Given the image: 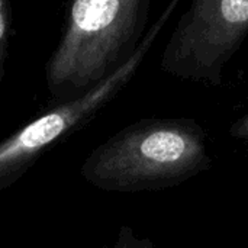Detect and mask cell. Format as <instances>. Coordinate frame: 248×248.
I'll list each match as a JSON object with an SVG mask.
<instances>
[{
  "mask_svg": "<svg viewBox=\"0 0 248 248\" xmlns=\"http://www.w3.org/2000/svg\"><path fill=\"white\" fill-rule=\"evenodd\" d=\"M180 0H171L132 55L77 99L54 108L0 142V190L13 183L52 142L86 122L138 71Z\"/></svg>",
  "mask_w": 248,
  "mask_h": 248,
  "instance_id": "277c9868",
  "label": "cell"
},
{
  "mask_svg": "<svg viewBox=\"0 0 248 248\" xmlns=\"http://www.w3.org/2000/svg\"><path fill=\"white\" fill-rule=\"evenodd\" d=\"M205 129L189 118L135 122L97 147L81 169L108 192H145L177 186L208 170Z\"/></svg>",
  "mask_w": 248,
  "mask_h": 248,
  "instance_id": "6da1fadb",
  "label": "cell"
},
{
  "mask_svg": "<svg viewBox=\"0 0 248 248\" xmlns=\"http://www.w3.org/2000/svg\"><path fill=\"white\" fill-rule=\"evenodd\" d=\"M248 38V0H192L161 52L164 73L219 86Z\"/></svg>",
  "mask_w": 248,
  "mask_h": 248,
  "instance_id": "3957f363",
  "label": "cell"
},
{
  "mask_svg": "<svg viewBox=\"0 0 248 248\" xmlns=\"http://www.w3.org/2000/svg\"><path fill=\"white\" fill-rule=\"evenodd\" d=\"M150 0H73L64 36L46 67L49 89L93 87L142 41Z\"/></svg>",
  "mask_w": 248,
  "mask_h": 248,
  "instance_id": "7a4b0ae2",
  "label": "cell"
},
{
  "mask_svg": "<svg viewBox=\"0 0 248 248\" xmlns=\"http://www.w3.org/2000/svg\"><path fill=\"white\" fill-rule=\"evenodd\" d=\"M230 135L235 140L247 141L248 142V112L238 118L230 128Z\"/></svg>",
  "mask_w": 248,
  "mask_h": 248,
  "instance_id": "52a82bcc",
  "label": "cell"
},
{
  "mask_svg": "<svg viewBox=\"0 0 248 248\" xmlns=\"http://www.w3.org/2000/svg\"><path fill=\"white\" fill-rule=\"evenodd\" d=\"M113 248H155L154 244L147 238H140L137 234L129 228L124 227L119 232L118 241Z\"/></svg>",
  "mask_w": 248,
  "mask_h": 248,
  "instance_id": "8992f818",
  "label": "cell"
},
{
  "mask_svg": "<svg viewBox=\"0 0 248 248\" xmlns=\"http://www.w3.org/2000/svg\"><path fill=\"white\" fill-rule=\"evenodd\" d=\"M247 155H248V147H247Z\"/></svg>",
  "mask_w": 248,
  "mask_h": 248,
  "instance_id": "ba28073f",
  "label": "cell"
},
{
  "mask_svg": "<svg viewBox=\"0 0 248 248\" xmlns=\"http://www.w3.org/2000/svg\"><path fill=\"white\" fill-rule=\"evenodd\" d=\"M9 28H10V15L9 6L6 0H0V81L3 77V65L9 39Z\"/></svg>",
  "mask_w": 248,
  "mask_h": 248,
  "instance_id": "5b68a950",
  "label": "cell"
}]
</instances>
